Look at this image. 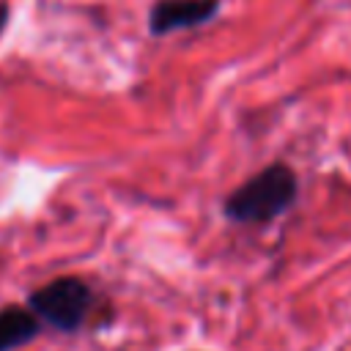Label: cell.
I'll return each instance as SVG.
<instances>
[{
	"label": "cell",
	"instance_id": "3",
	"mask_svg": "<svg viewBox=\"0 0 351 351\" xmlns=\"http://www.w3.org/2000/svg\"><path fill=\"white\" fill-rule=\"evenodd\" d=\"M222 8V0H156L148 11V33L167 36L176 30H192L211 22Z\"/></svg>",
	"mask_w": 351,
	"mask_h": 351
},
{
	"label": "cell",
	"instance_id": "1",
	"mask_svg": "<svg viewBox=\"0 0 351 351\" xmlns=\"http://www.w3.org/2000/svg\"><path fill=\"white\" fill-rule=\"evenodd\" d=\"M296 195H299L296 173L288 165L274 162L258 170L241 186H236L225 197L222 211L230 222L239 225H266L274 217L285 214L296 203Z\"/></svg>",
	"mask_w": 351,
	"mask_h": 351
},
{
	"label": "cell",
	"instance_id": "4",
	"mask_svg": "<svg viewBox=\"0 0 351 351\" xmlns=\"http://www.w3.org/2000/svg\"><path fill=\"white\" fill-rule=\"evenodd\" d=\"M41 332V321L25 307L0 310V351H14Z\"/></svg>",
	"mask_w": 351,
	"mask_h": 351
},
{
	"label": "cell",
	"instance_id": "5",
	"mask_svg": "<svg viewBox=\"0 0 351 351\" xmlns=\"http://www.w3.org/2000/svg\"><path fill=\"white\" fill-rule=\"evenodd\" d=\"M8 14H11V11H8V5H5V3H0V33H3L5 22H8Z\"/></svg>",
	"mask_w": 351,
	"mask_h": 351
},
{
	"label": "cell",
	"instance_id": "2",
	"mask_svg": "<svg viewBox=\"0 0 351 351\" xmlns=\"http://www.w3.org/2000/svg\"><path fill=\"white\" fill-rule=\"evenodd\" d=\"M93 293L80 277H58L30 293V313L55 326L58 332H74L85 324Z\"/></svg>",
	"mask_w": 351,
	"mask_h": 351
}]
</instances>
